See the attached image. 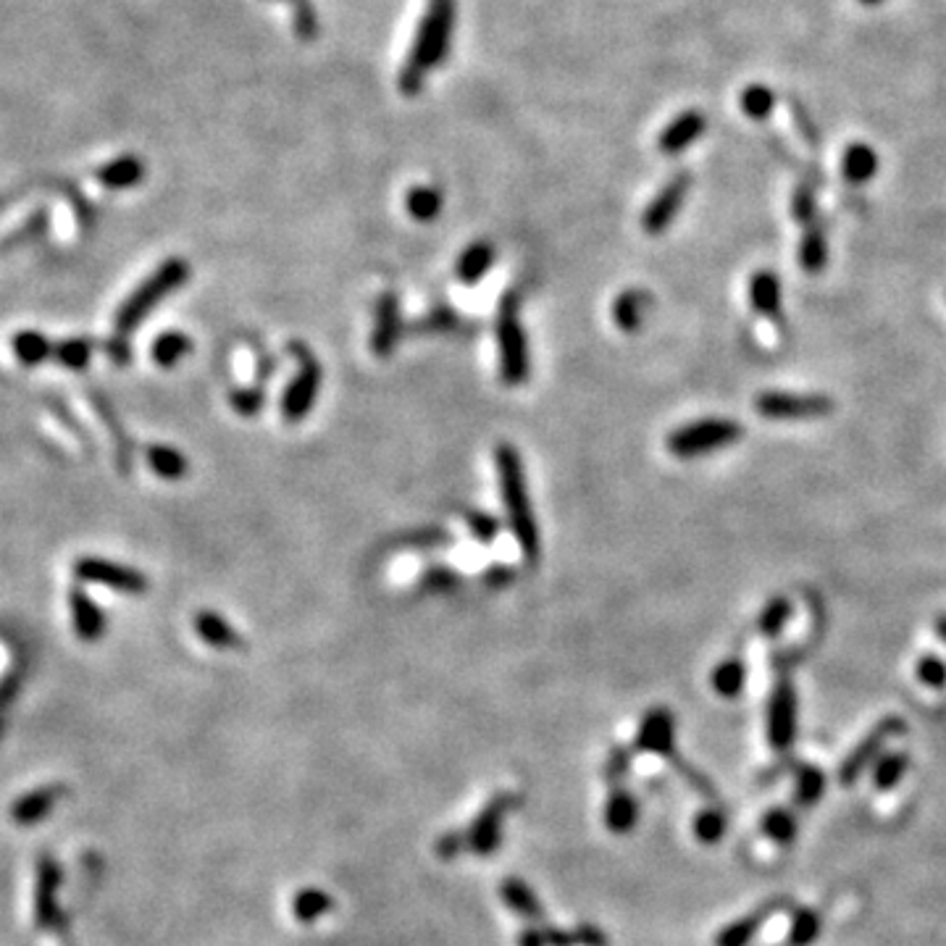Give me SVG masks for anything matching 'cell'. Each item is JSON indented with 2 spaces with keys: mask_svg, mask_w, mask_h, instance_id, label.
I'll return each mask as SVG.
<instances>
[{
  "mask_svg": "<svg viewBox=\"0 0 946 946\" xmlns=\"http://www.w3.org/2000/svg\"><path fill=\"white\" fill-rule=\"evenodd\" d=\"M452 22H455V0H429L421 27H418L416 43L410 48L408 61L400 71V92L403 95H418L424 87V79L439 61H445L450 48Z\"/></svg>",
  "mask_w": 946,
  "mask_h": 946,
  "instance_id": "1",
  "label": "cell"
},
{
  "mask_svg": "<svg viewBox=\"0 0 946 946\" xmlns=\"http://www.w3.org/2000/svg\"><path fill=\"white\" fill-rule=\"evenodd\" d=\"M497 476H500V492L505 510H508L510 529L518 539L523 558L534 563L539 558V529L534 510H531L529 487H526V473H523L521 455L513 445H500L495 452Z\"/></svg>",
  "mask_w": 946,
  "mask_h": 946,
  "instance_id": "2",
  "label": "cell"
},
{
  "mask_svg": "<svg viewBox=\"0 0 946 946\" xmlns=\"http://www.w3.org/2000/svg\"><path fill=\"white\" fill-rule=\"evenodd\" d=\"M187 276H190V266H187L182 258L163 261L161 266L121 303V308L116 311V318H113V334L129 339V334L135 332L137 326H140L150 313L156 311L158 305H161L171 292L179 290V287L187 282Z\"/></svg>",
  "mask_w": 946,
  "mask_h": 946,
  "instance_id": "3",
  "label": "cell"
},
{
  "mask_svg": "<svg viewBox=\"0 0 946 946\" xmlns=\"http://www.w3.org/2000/svg\"><path fill=\"white\" fill-rule=\"evenodd\" d=\"M497 353H500V376L508 387H518L529 379V342L518 321V300L508 295L497 313Z\"/></svg>",
  "mask_w": 946,
  "mask_h": 946,
  "instance_id": "4",
  "label": "cell"
},
{
  "mask_svg": "<svg viewBox=\"0 0 946 946\" xmlns=\"http://www.w3.org/2000/svg\"><path fill=\"white\" fill-rule=\"evenodd\" d=\"M742 437V424H736L731 418H702L668 434V450L676 458H699L707 452L726 450Z\"/></svg>",
  "mask_w": 946,
  "mask_h": 946,
  "instance_id": "5",
  "label": "cell"
},
{
  "mask_svg": "<svg viewBox=\"0 0 946 946\" xmlns=\"http://www.w3.org/2000/svg\"><path fill=\"white\" fill-rule=\"evenodd\" d=\"M61 883L64 873L50 852H40L35 862V886H32V920L40 933H64L66 915L61 910Z\"/></svg>",
  "mask_w": 946,
  "mask_h": 946,
  "instance_id": "6",
  "label": "cell"
},
{
  "mask_svg": "<svg viewBox=\"0 0 946 946\" xmlns=\"http://www.w3.org/2000/svg\"><path fill=\"white\" fill-rule=\"evenodd\" d=\"M521 805V794H513V791H500V794L489 799L487 805L479 810V815L471 820V826L463 831L466 852L479 857L497 852L502 844V823H505L510 812L518 810Z\"/></svg>",
  "mask_w": 946,
  "mask_h": 946,
  "instance_id": "7",
  "label": "cell"
},
{
  "mask_svg": "<svg viewBox=\"0 0 946 946\" xmlns=\"http://www.w3.org/2000/svg\"><path fill=\"white\" fill-rule=\"evenodd\" d=\"M74 576L85 584L108 586L113 592L129 594V597H140V594L148 592L150 586V581L137 568L113 563L106 558H79L74 563Z\"/></svg>",
  "mask_w": 946,
  "mask_h": 946,
  "instance_id": "8",
  "label": "cell"
},
{
  "mask_svg": "<svg viewBox=\"0 0 946 946\" xmlns=\"http://www.w3.org/2000/svg\"><path fill=\"white\" fill-rule=\"evenodd\" d=\"M836 403L828 395H797V392H763L755 400V410L770 421L820 418L834 413Z\"/></svg>",
  "mask_w": 946,
  "mask_h": 946,
  "instance_id": "9",
  "label": "cell"
},
{
  "mask_svg": "<svg viewBox=\"0 0 946 946\" xmlns=\"http://www.w3.org/2000/svg\"><path fill=\"white\" fill-rule=\"evenodd\" d=\"M297 347H300L303 358H300V368H297L295 379L290 382L282 400V416L287 424H300L311 413L318 389H321V366L303 345Z\"/></svg>",
  "mask_w": 946,
  "mask_h": 946,
  "instance_id": "10",
  "label": "cell"
},
{
  "mask_svg": "<svg viewBox=\"0 0 946 946\" xmlns=\"http://www.w3.org/2000/svg\"><path fill=\"white\" fill-rule=\"evenodd\" d=\"M66 794H69V786L58 784V781L35 786V789L24 791V794H19V797L11 802L8 818H11V823H14L16 828L40 826V823H45V820L56 812V807L64 802Z\"/></svg>",
  "mask_w": 946,
  "mask_h": 946,
  "instance_id": "11",
  "label": "cell"
},
{
  "mask_svg": "<svg viewBox=\"0 0 946 946\" xmlns=\"http://www.w3.org/2000/svg\"><path fill=\"white\" fill-rule=\"evenodd\" d=\"M689 190H692V174H689V171H678V174H673V177L663 184V190L657 192L655 198H652V203L647 205V211H644V216H642L644 232L650 234V237L663 234L665 229L676 221L678 211H681V205H684Z\"/></svg>",
  "mask_w": 946,
  "mask_h": 946,
  "instance_id": "12",
  "label": "cell"
},
{
  "mask_svg": "<svg viewBox=\"0 0 946 946\" xmlns=\"http://www.w3.org/2000/svg\"><path fill=\"white\" fill-rule=\"evenodd\" d=\"M794 728H797V694H794V686L789 681H781L773 689L768 710L770 744L776 749L789 747L791 739H794Z\"/></svg>",
  "mask_w": 946,
  "mask_h": 946,
  "instance_id": "13",
  "label": "cell"
},
{
  "mask_svg": "<svg viewBox=\"0 0 946 946\" xmlns=\"http://www.w3.org/2000/svg\"><path fill=\"white\" fill-rule=\"evenodd\" d=\"M403 334V313L395 292H384L376 303L374 332H371V350L376 358H389Z\"/></svg>",
  "mask_w": 946,
  "mask_h": 946,
  "instance_id": "14",
  "label": "cell"
},
{
  "mask_svg": "<svg viewBox=\"0 0 946 946\" xmlns=\"http://www.w3.org/2000/svg\"><path fill=\"white\" fill-rule=\"evenodd\" d=\"M673 744H676V718H673L665 707H655L644 715V721L639 723L636 731V744L639 752H652V755H673Z\"/></svg>",
  "mask_w": 946,
  "mask_h": 946,
  "instance_id": "15",
  "label": "cell"
},
{
  "mask_svg": "<svg viewBox=\"0 0 946 946\" xmlns=\"http://www.w3.org/2000/svg\"><path fill=\"white\" fill-rule=\"evenodd\" d=\"M749 303L760 316L770 318L773 324L784 326V290L776 271L760 269L749 279Z\"/></svg>",
  "mask_w": 946,
  "mask_h": 946,
  "instance_id": "16",
  "label": "cell"
},
{
  "mask_svg": "<svg viewBox=\"0 0 946 946\" xmlns=\"http://www.w3.org/2000/svg\"><path fill=\"white\" fill-rule=\"evenodd\" d=\"M69 610L74 631H77L82 642H98L100 636L106 634V613L100 610L98 602L92 600L82 586H74L69 592Z\"/></svg>",
  "mask_w": 946,
  "mask_h": 946,
  "instance_id": "17",
  "label": "cell"
},
{
  "mask_svg": "<svg viewBox=\"0 0 946 946\" xmlns=\"http://www.w3.org/2000/svg\"><path fill=\"white\" fill-rule=\"evenodd\" d=\"M707 129V119L705 113L699 111H686L681 113L678 119H673L665 132L660 135L657 145H660V153L663 156H681L692 142H697L699 137L705 135Z\"/></svg>",
  "mask_w": 946,
  "mask_h": 946,
  "instance_id": "18",
  "label": "cell"
},
{
  "mask_svg": "<svg viewBox=\"0 0 946 946\" xmlns=\"http://www.w3.org/2000/svg\"><path fill=\"white\" fill-rule=\"evenodd\" d=\"M87 397H90L92 408L100 416L103 426L111 431L113 437V450H116V466H119L121 473L132 471V439H129L127 429L119 424V416H116V410L113 405L108 403V397L100 392V389L90 387L87 389Z\"/></svg>",
  "mask_w": 946,
  "mask_h": 946,
  "instance_id": "19",
  "label": "cell"
},
{
  "mask_svg": "<svg viewBox=\"0 0 946 946\" xmlns=\"http://www.w3.org/2000/svg\"><path fill=\"white\" fill-rule=\"evenodd\" d=\"M500 897L510 912H516L518 918L526 920L531 925H544L547 915H544L542 902L537 894L531 891L529 883H523L521 878H505L500 881Z\"/></svg>",
  "mask_w": 946,
  "mask_h": 946,
  "instance_id": "20",
  "label": "cell"
},
{
  "mask_svg": "<svg viewBox=\"0 0 946 946\" xmlns=\"http://www.w3.org/2000/svg\"><path fill=\"white\" fill-rule=\"evenodd\" d=\"M902 728H904V723L899 721V718H889V721H883L881 726H878L876 731H873V734H870L868 739H865V742H862L860 747L852 752V757L847 760V765L841 768V778H844L847 784H852V781L857 778V773L862 770V765H868L870 760L878 755V749L889 742L891 736L899 734Z\"/></svg>",
  "mask_w": 946,
  "mask_h": 946,
  "instance_id": "21",
  "label": "cell"
},
{
  "mask_svg": "<svg viewBox=\"0 0 946 946\" xmlns=\"http://www.w3.org/2000/svg\"><path fill=\"white\" fill-rule=\"evenodd\" d=\"M95 179L108 190H129L145 179V163L137 156H119L108 161L106 166H100L95 171Z\"/></svg>",
  "mask_w": 946,
  "mask_h": 946,
  "instance_id": "22",
  "label": "cell"
},
{
  "mask_svg": "<svg viewBox=\"0 0 946 946\" xmlns=\"http://www.w3.org/2000/svg\"><path fill=\"white\" fill-rule=\"evenodd\" d=\"M652 297L644 290H623L613 303V321L621 332H636L650 311Z\"/></svg>",
  "mask_w": 946,
  "mask_h": 946,
  "instance_id": "23",
  "label": "cell"
},
{
  "mask_svg": "<svg viewBox=\"0 0 946 946\" xmlns=\"http://www.w3.org/2000/svg\"><path fill=\"white\" fill-rule=\"evenodd\" d=\"M195 631L205 644H211L216 650H240L242 639L232 623L224 621L219 613L203 610L195 615Z\"/></svg>",
  "mask_w": 946,
  "mask_h": 946,
  "instance_id": "24",
  "label": "cell"
},
{
  "mask_svg": "<svg viewBox=\"0 0 946 946\" xmlns=\"http://www.w3.org/2000/svg\"><path fill=\"white\" fill-rule=\"evenodd\" d=\"M841 174L849 184H868L878 174V153L868 142H852L841 158Z\"/></svg>",
  "mask_w": 946,
  "mask_h": 946,
  "instance_id": "25",
  "label": "cell"
},
{
  "mask_svg": "<svg viewBox=\"0 0 946 946\" xmlns=\"http://www.w3.org/2000/svg\"><path fill=\"white\" fill-rule=\"evenodd\" d=\"M492 263H495V248H492L489 242H473L458 258L455 276H458V282L463 284H476L489 274Z\"/></svg>",
  "mask_w": 946,
  "mask_h": 946,
  "instance_id": "26",
  "label": "cell"
},
{
  "mask_svg": "<svg viewBox=\"0 0 946 946\" xmlns=\"http://www.w3.org/2000/svg\"><path fill=\"white\" fill-rule=\"evenodd\" d=\"M639 820V802L631 791L615 789L605 805V826L613 834H629Z\"/></svg>",
  "mask_w": 946,
  "mask_h": 946,
  "instance_id": "27",
  "label": "cell"
},
{
  "mask_svg": "<svg viewBox=\"0 0 946 946\" xmlns=\"http://www.w3.org/2000/svg\"><path fill=\"white\" fill-rule=\"evenodd\" d=\"M11 350H14L16 361L27 368L40 366V363L45 361H53V345H50V339L45 337V334L35 332V329L16 332L14 339H11Z\"/></svg>",
  "mask_w": 946,
  "mask_h": 946,
  "instance_id": "28",
  "label": "cell"
},
{
  "mask_svg": "<svg viewBox=\"0 0 946 946\" xmlns=\"http://www.w3.org/2000/svg\"><path fill=\"white\" fill-rule=\"evenodd\" d=\"M145 458H148L150 471L166 481L182 479L187 468H190V463H187L182 452L169 445H150L148 450H145Z\"/></svg>",
  "mask_w": 946,
  "mask_h": 946,
  "instance_id": "29",
  "label": "cell"
},
{
  "mask_svg": "<svg viewBox=\"0 0 946 946\" xmlns=\"http://www.w3.org/2000/svg\"><path fill=\"white\" fill-rule=\"evenodd\" d=\"M799 263L807 274H820L828 263V240L823 226H807L805 237L799 242Z\"/></svg>",
  "mask_w": 946,
  "mask_h": 946,
  "instance_id": "30",
  "label": "cell"
},
{
  "mask_svg": "<svg viewBox=\"0 0 946 946\" xmlns=\"http://www.w3.org/2000/svg\"><path fill=\"white\" fill-rule=\"evenodd\" d=\"M50 226V213L45 208H37L22 226H16L6 237H0V253H11V250L22 248V245H29V242L40 240L45 237Z\"/></svg>",
  "mask_w": 946,
  "mask_h": 946,
  "instance_id": "31",
  "label": "cell"
},
{
  "mask_svg": "<svg viewBox=\"0 0 946 946\" xmlns=\"http://www.w3.org/2000/svg\"><path fill=\"white\" fill-rule=\"evenodd\" d=\"M442 192L437 187H431V184H418L413 190L408 192V198H405V205H408V213L416 221L426 224V221H434L442 213Z\"/></svg>",
  "mask_w": 946,
  "mask_h": 946,
  "instance_id": "32",
  "label": "cell"
},
{
  "mask_svg": "<svg viewBox=\"0 0 946 946\" xmlns=\"http://www.w3.org/2000/svg\"><path fill=\"white\" fill-rule=\"evenodd\" d=\"M334 899L321 889H303L292 899V915L300 923H316L318 918H324L326 912H332Z\"/></svg>",
  "mask_w": 946,
  "mask_h": 946,
  "instance_id": "33",
  "label": "cell"
},
{
  "mask_svg": "<svg viewBox=\"0 0 946 946\" xmlns=\"http://www.w3.org/2000/svg\"><path fill=\"white\" fill-rule=\"evenodd\" d=\"M92 350H95V345L87 337L64 339V342L53 345V361L58 366L69 368V371H82V368L90 366Z\"/></svg>",
  "mask_w": 946,
  "mask_h": 946,
  "instance_id": "34",
  "label": "cell"
},
{
  "mask_svg": "<svg viewBox=\"0 0 946 946\" xmlns=\"http://www.w3.org/2000/svg\"><path fill=\"white\" fill-rule=\"evenodd\" d=\"M192 350V339L182 332H163L153 342V361L161 368H174Z\"/></svg>",
  "mask_w": 946,
  "mask_h": 946,
  "instance_id": "35",
  "label": "cell"
},
{
  "mask_svg": "<svg viewBox=\"0 0 946 946\" xmlns=\"http://www.w3.org/2000/svg\"><path fill=\"white\" fill-rule=\"evenodd\" d=\"M791 613H794V605H791L789 597L778 594V597H773V600L765 605L760 618H757V631H760L763 636H768V639H773V636H778L781 631H784Z\"/></svg>",
  "mask_w": 946,
  "mask_h": 946,
  "instance_id": "36",
  "label": "cell"
},
{
  "mask_svg": "<svg viewBox=\"0 0 946 946\" xmlns=\"http://www.w3.org/2000/svg\"><path fill=\"white\" fill-rule=\"evenodd\" d=\"M744 678H747V671H744V663L739 657H728L726 663H721L713 671V689L721 697L734 699L739 697V692L744 689Z\"/></svg>",
  "mask_w": 946,
  "mask_h": 946,
  "instance_id": "37",
  "label": "cell"
},
{
  "mask_svg": "<svg viewBox=\"0 0 946 946\" xmlns=\"http://www.w3.org/2000/svg\"><path fill=\"white\" fill-rule=\"evenodd\" d=\"M22 684H24L22 668H14V671H8L6 676L0 678V742H3V734H6L8 715H11L16 699H19V694H22Z\"/></svg>",
  "mask_w": 946,
  "mask_h": 946,
  "instance_id": "38",
  "label": "cell"
},
{
  "mask_svg": "<svg viewBox=\"0 0 946 946\" xmlns=\"http://www.w3.org/2000/svg\"><path fill=\"white\" fill-rule=\"evenodd\" d=\"M776 108V95L773 90L765 85H749L747 90L742 92V111L747 113L749 119L763 121L768 119L770 113Z\"/></svg>",
  "mask_w": 946,
  "mask_h": 946,
  "instance_id": "39",
  "label": "cell"
},
{
  "mask_svg": "<svg viewBox=\"0 0 946 946\" xmlns=\"http://www.w3.org/2000/svg\"><path fill=\"white\" fill-rule=\"evenodd\" d=\"M723 831H726V818H723L721 812L707 810L694 820V834L699 836V841H705V844H715V841L723 836Z\"/></svg>",
  "mask_w": 946,
  "mask_h": 946,
  "instance_id": "40",
  "label": "cell"
},
{
  "mask_svg": "<svg viewBox=\"0 0 946 946\" xmlns=\"http://www.w3.org/2000/svg\"><path fill=\"white\" fill-rule=\"evenodd\" d=\"M791 213H794V219H797L802 226L815 224V216H818V205H815V192H812L807 184H802V187L794 192V200H791Z\"/></svg>",
  "mask_w": 946,
  "mask_h": 946,
  "instance_id": "41",
  "label": "cell"
},
{
  "mask_svg": "<svg viewBox=\"0 0 946 946\" xmlns=\"http://www.w3.org/2000/svg\"><path fill=\"white\" fill-rule=\"evenodd\" d=\"M765 915H768V910L760 912V915H752V918L742 920V923L731 925V928H726V931L718 936V946H744L749 941V936L755 933V928L760 925V920H763Z\"/></svg>",
  "mask_w": 946,
  "mask_h": 946,
  "instance_id": "42",
  "label": "cell"
},
{
  "mask_svg": "<svg viewBox=\"0 0 946 946\" xmlns=\"http://www.w3.org/2000/svg\"><path fill=\"white\" fill-rule=\"evenodd\" d=\"M904 770H907V755H886L876 765V786L889 789V786L897 784Z\"/></svg>",
  "mask_w": 946,
  "mask_h": 946,
  "instance_id": "43",
  "label": "cell"
},
{
  "mask_svg": "<svg viewBox=\"0 0 946 946\" xmlns=\"http://www.w3.org/2000/svg\"><path fill=\"white\" fill-rule=\"evenodd\" d=\"M918 678L931 689H944L946 686V663L936 655H925L918 660Z\"/></svg>",
  "mask_w": 946,
  "mask_h": 946,
  "instance_id": "44",
  "label": "cell"
},
{
  "mask_svg": "<svg viewBox=\"0 0 946 946\" xmlns=\"http://www.w3.org/2000/svg\"><path fill=\"white\" fill-rule=\"evenodd\" d=\"M765 834H768L770 839L786 844V841H791L794 839V834H797V823H794V818H791L789 812H784V810L770 812L768 818H765Z\"/></svg>",
  "mask_w": 946,
  "mask_h": 946,
  "instance_id": "45",
  "label": "cell"
},
{
  "mask_svg": "<svg viewBox=\"0 0 946 946\" xmlns=\"http://www.w3.org/2000/svg\"><path fill=\"white\" fill-rule=\"evenodd\" d=\"M468 529L479 542H492L497 537V531H500V523L495 518L489 516V513H479V510H473V513H466Z\"/></svg>",
  "mask_w": 946,
  "mask_h": 946,
  "instance_id": "46",
  "label": "cell"
},
{
  "mask_svg": "<svg viewBox=\"0 0 946 946\" xmlns=\"http://www.w3.org/2000/svg\"><path fill=\"white\" fill-rule=\"evenodd\" d=\"M463 852H466L463 831H447V834H442L437 841H434V855H437L439 860L450 862V860H455V857L463 855Z\"/></svg>",
  "mask_w": 946,
  "mask_h": 946,
  "instance_id": "47",
  "label": "cell"
},
{
  "mask_svg": "<svg viewBox=\"0 0 946 946\" xmlns=\"http://www.w3.org/2000/svg\"><path fill=\"white\" fill-rule=\"evenodd\" d=\"M815 936H818V918H815V912H799L797 920H794V928H791V944L805 946L810 944Z\"/></svg>",
  "mask_w": 946,
  "mask_h": 946,
  "instance_id": "48",
  "label": "cell"
},
{
  "mask_svg": "<svg viewBox=\"0 0 946 946\" xmlns=\"http://www.w3.org/2000/svg\"><path fill=\"white\" fill-rule=\"evenodd\" d=\"M229 403L237 413L242 416H253L258 410L263 408V392L261 389H237L232 397H229Z\"/></svg>",
  "mask_w": 946,
  "mask_h": 946,
  "instance_id": "49",
  "label": "cell"
},
{
  "mask_svg": "<svg viewBox=\"0 0 946 946\" xmlns=\"http://www.w3.org/2000/svg\"><path fill=\"white\" fill-rule=\"evenodd\" d=\"M48 405H50V408H53V413H56V416L61 418V424H66V426H69V431H71V434H74V437H77L79 442H82V445H90V434H87V429H82V426L77 424V418L71 416V410L66 408V405H61V403H58V397H53V395H50Z\"/></svg>",
  "mask_w": 946,
  "mask_h": 946,
  "instance_id": "50",
  "label": "cell"
},
{
  "mask_svg": "<svg viewBox=\"0 0 946 946\" xmlns=\"http://www.w3.org/2000/svg\"><path fill=\"white\" fill-rule=\"evenodd\" d=\"M820 791H823V776L818 770H802V778H799V797H802V802H815L820 797Z\"/></svg>",
  "mask_w": 946,
  "mask_h": 946,
  "instance_id": "51",
  "label": "cell"
},
{
  "mask_svg": "<svg viewBox=\"0 0 946 946\" xmlns=\"http://www.w3.org/2000/svg\"><path fill=\"white\" fill-rule=\"evenodd\" d=\"M106 353L116 366H129V361H132V347H129V339L116 337V334H113V337L106 342Z\"/></svg>",
  "mask_w": 946,
  "mask_h": 946,
  "instance_id": "52",
  "label": "cell"
},
{
  "mask_svg": "<svg viewBox=\"0 0 946 946\" xmlns=\"http://www.w3.org/2000/svg\"><path fill=\"white\" fill-rule=\"evenodd\" d=\"M295 22H297V32H300L303 37H311L313 32H316V11H313L305 0H297Z\"/></svg>",
  "mask_w": 946,
  "mask_h": 946,
  "instance_id": "53",
  "label": "cell"
},
{
  "mask_svg": "<svg viewBox=\"0 0 946 946\" xmlns=\"http://www.w3.org/2000/svg\"><path fill=\"white\" fill-rule=\"evenodd\" d=\"M629 763H631L629 749H615L613 757L608 760V770H605V773H608V778L623 776V773H626V768H629Z\"/></svg>",
  "mask_w": 946,
  "mask_h": 946,
  "instance_id": "54",
  "label": "cell"
},
{
  "mask_svg": "<svg viewBox=\"0 0 946 946\" xmlns=\"http://www.w3.org/2000/svg\"><path fill=\"white\" fill-rule=\"evenodd\" d=\"M936 631H939V636L946 642V615H944V618H939V623H936Z\"/></svg>",
  "mask_w": 946,
  "mask_h": 946,
  "instance_id": "55",
  "label": "cell"
},
{
  "mask_svg": "<svg viewBox=\"0 0 946 946\" xmlns=\"http://www.w3.org/2000/svg\"><path fill=\"white\" fill-rule=\"evenodd\" d=\"M862 6H878V3H883V0H860Z\"/></svg>",
  "mask_w": 946,
  "mask_h": 946,
  "instance_id": "56",
  "label": "cell"
}]
</instances>
